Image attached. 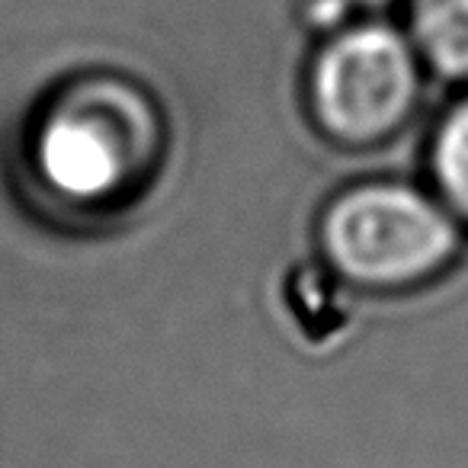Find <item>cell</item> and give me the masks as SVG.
Wrapping results in <instances>:
<instances>
[{"label": "cell", "instance_id": "6da1fadb", "mask_svg": "<svg viewBox=\"0 0 468 468\" xmlns=\"http://www.w3.org/2000/svg\"><path fill=\"white\" fill-rule=\"evenodd\" d=\"M321 254L359 289L398 292L442 276L462 250V221L440 196L408 183L344 189L321 215Z\"/></svg>", "mask_w": 468, "mask_h": 468}, {"label": "cell", "instance_id": "7a4b0ae2", "mask_svg": "<svg viewBox=\"0 0 468 468\" xmlns=\"http://www.w3.org/2000/svg\"><path fill=\"white\" fill-rule=\"evenodd\" d=\"M157 154L151 106L116 80H87L52 106L36 132L42 183L74 206H97L138 186Z\"/></svg>", "mask_w": 468, "mask_h": 468}, {"label": "cell", "instance_id": "3957f363", "mask_svg": "<svg viewBox=\"0 0 468 468\" xmlns=\"http://www.w3.org/2000/svg\"><path fill=\"white\" fill-rule=\"evenodd\" d=\"M423 61L410 39L385 23L337 33L312 61L308 103L318 129L346 148L401 132L420 103Z\"/></svg>", "mask_w": 468, "mask_h": 468}, {"label": "cell", "instance_id": "277c9868", "mask_svg": "<svg viewBox=\"0 0 468 468\" xmlns=\"http://www.w3.org/2000/svg\"><path fill=\"white\" fill-rule=\"evenodd\" d=\"M408 39L423 68L468 84V0H410Z\"/></svg>", "mask_w": 468, "mask_h": 468}, {"label": "cell", "instance_id": "5b68a950", "mask_svg": "<svg viewBox=\"0 0 468 468\" xmlns=\"http://www.w3.org/2000/svg\"><path fill=\"white\" fill-rule=\"evenodd\" d=\"M436 196L468 228V93L442 116L430 144Z\"/></svg>", "mask_w": 468, "mask_h": 468}, {"label": "cell", "instance_id": "8992f818", "mask_svg": "<svg viewBox=\"0 0 468 468\" xmlns=\"http://www.w3.org/2000/svg\"><path fill=\"white\" fill-rule=\"evenodd\" d=\"M366 4H382V0H366Z\"/></svg>", "mask_w": 468, "mask_h": 468}]
</instances>
